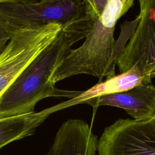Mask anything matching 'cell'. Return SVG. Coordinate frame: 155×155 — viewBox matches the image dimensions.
Listing matches in <instances>:
<instances>
[{
  "label": "cell",
  "mask_w": 155,
  "mask_h": 155,
  "mask_svg": "<svg viewBox=\"0 0 155 155\" xmlns=\"http://www.w3.org/2000/svg\"><path fill=\"white\" fill-rule=\"evenodd\" d=\"M134 0H108L102 14L78 48L71 49L56 67L50 81L56 82L80 74L99 78V82L115 74L117 56L122 50L117 47L114 32L118 20L134 5Z\"/></svg>",
  "instance_id": "obj_1"
},
{
  "label": "cell",
  "mask_w": 155,
  "mask_h": 155,
  "mask_svg": "<svg viewBox=\"0 0 155 155\" xmlns=\"http://www.w3.org/2000/svg\"><path fill=\"white\" fill-rule=\"evenodd\" d=\"M72 45L61 30L55 41L31 62L1 97L0 119L34 113L36 104L46 97L71 99L81 93V91L56 88L50 81Z\"/></svg>",
  "instance_id": "obj_2"
},
{
  "label": "cell",
  "mask_w": 155,
  "mask_h": 155,
  "mask_svg": "<svg viewBox=\"0 0 155 155\" xmlns=\"http://www.w3.org/2000/svg\"><path fill=\"white\" fill-rule=\"evenodd\" d=\"M59 24L17 27L0 54V98L25 68L57 38Z\"/></svg>",
  "instance_id": "obj_3"
},
{
  "label": "cell",
  "mask_w": 155,
  "mask_h": 155,
  "mask_svg": "<svg viewBox=\"0 0 155 155\" xmlns=\"http://www.w3.org/2000/svg\"><path fill=\"white\" fill-rule=\"evenodd\" d=\"M86 11V0H0V16L18 27L56 23L63 27Z\"/></svg>",
  "instance_id": "obj_4"
},
{
  "label": "cell",
  "mask_w": 155,
  "mask_h": 155,
  "mask_svg": "<svg viewBox=\"0 0 155 155\" xmlns=\"http://www.w3.org/2000/svg\"><path fill=\"white\" fill-rule=\"evenodd\" d=\"M139 21L117 57L119 74L136 68L155 78V0H139Z\"/></svg>",
  "instance_id": "obj_5"
},
{
  "label": "cell",
  "mask_w": 155,
  "mask_h": 155,
  "mask_svg": "<svg viewBox=\"0 0 155 155\" xmlns=\"http://www.w3.org/2000/svg\"><path fill=\"white\" fill-rule=\"evenodd\" d=\"M98 155H155V117L148 120L120 119L105 128Z\"/></svg>",
  "instance_id": "obj_6"
},
{
  "label": "cell",
  "mask_w": 155,
  "mask_h": 155,
  "mask_svg": "<svg viewBox=\"0 0 155 155\" xmlns=\"http://www.w3.org/2000/svg\"><path fill=\"white\" fill-rule=\"evenodd\" d=\"M87 104L94 111L98 107L109 105L122 108L136 120H148L155 117V85L143 84L127 90L101 96Z\"/></svg>",
  "instance_id": "obj_7"
},
{
  "label": "cell",
  "mask_w": 155,
  "mask_h": 155,
  "mask_svg": "<svg viewBox=\"0 0 155 155\" xmlns=\"http://www.w3.org/2000/svg\"><path fill=\"white\" fill-rule=\"evenodd\" d=\"M98 138L81 119H70L57 131L47 155H96Z\"/></svg>",
  "instance_id": "obj_8"
},
{
  "label": "cell",
  "mask_w": 155,
  "mask_h": 155,
  "mask_svg": "<svg viewBox=\"0 0 155 155\" xmlns=\"http://www.w3.org/2000/svg\"><path fill=\"white\" fill-rule=\"evenodd\" d=\"M151 79L143 76L136 68L115 75L98 82L90 88L81 91L73 98L61 103L63 109L79 104H87L101 96L127 90L136 85L143 84H150Z\"/></svg>",
  "instance_id": "obj_9"
},
{
  "label": "cell",
  "mask_w": 155,
  "mask_h": 155,
  "mask_svg": "<svg viewBox=\"0 0 155 155\" xmlns=\"http://www.w3.org/2000/svg\"><path fill=\"white\" fill-rule=\"evenodd\" d=\"M59 110L57 104L32 114L0 119V150L12 142L31 136L50 114Z\"/></svg>",
  "instance_id": "obj_10"
},
{
  "label": "cell",
  "mask_w": 155,
  "mask_h": 155,
  "mask_svg": "<svg viewBox=\"0 0 155 155\" xmlns=\"http://www.w3.org/2000/svg\"><path fill=\"white\" fill-rule=\"evenodd\" d=\"M17 27L0 16V54L11 39Z\"/></svg>",
  "instance_id": "obj_11"
}]
</instances>
